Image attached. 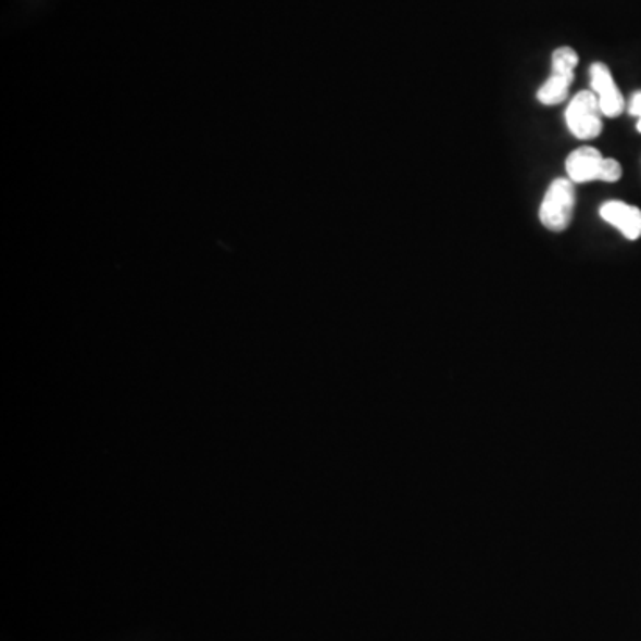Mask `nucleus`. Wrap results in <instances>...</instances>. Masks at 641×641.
<instances>
[{"label": "nucleus", "mask_w": 641, "mask_h": 641, "mask_svg": "<svg viewBox=\"0 0 641 641\" xmlns=\"http://www.w3.org/2000/svg\"><path fill=\"white\" fill-rule=\"evenodd\" d=\"M576 209V184L570 178H556L540 205V222L551 232L567 230Z\"/></svg>", "instance_id": "obj_1"}, {"label": "nucleus", "mask_w": 641, "mask_h": 641, "mask_svg": "<svg viewBox=\"0 0 641 641\" xmlns=\"http://www.w3.org/2000/svg\"><path fill=\"white\" fill-rule=\"evenodd\" d=\"M568 128L577 139H595L602 130V111L598 95L593 91H579L570 100L567 113Z\"/></svg>", "instance_id": "obj_2"}, {"label": "nucleus", "mask_w": 641, "mask_h": 641, "mask_svg": "<svg viewBox=\"0 0 641 641\" xmlns=\"http://www.w3.org/2000/svg\"><path fill=\"white\" fill-rule=\"evenodd\" d=\"M590 79H592V91L598 95L599 104H601L602 116L607 118L620 116L624 111V97L606 64L593 63L590 68Z\"/></svg>", "instance_id": "obj_3"}, {"label": "nucleus", "mask_w": 641, "mask_h": 641, "mask_svg": "<svg viewBox=\"0 0 641 641\" xmlns=\"http://www.w3.org/2000/svg\"><path fill=\"white\" fill-rule=\"evenodd\" d=\"M604 161L606 158H602V153L593 147H581V149L574 150L567 159L568 178L574 184L601 180Z\"/></svg>", "instance_id": "obj_4"}, {"label": "nucleus", "mask_w": 641, "mask_h": 641, "mask_svg": "<svg viewBox=\"0 0 641 641\" xmlns=\"http://www.w3.org/2000/svg\"><path fill=\"white\" fill-rule=\"evenodd\" d=\"M604 222L617 227L629 241H637L641 237V211L634 205L624 202H606L601 208Z\"/></svg>", "instance_id": "obj_5"}, {"label": "nucleus", "mask_w": 641, "mask_h": 641, "mask_svg": "<svg viewBox=\"0 0 641 641\" xmlns=\"http://www.w3.org/2000/svg\"><path fill=\"white\" fill-rule=\"evenodd\" d=\"M574 77L568 75L556 74L553 72L542 88L538 89V100L545 105H556L565 102L568 97V89L573 86Z\"/></svg>", "instance_id": "obj_6"}, {"label": "nucleus", "mask_w": 641, "mask_h": 641, "mask_svg": "<svg viewBox=\"0 0 641 641\" xmlns=\"http://www.w3.org/2000/svg\"><path fill=\"white\" fill-rule=\"evenodd\" d=\"M577 63H579V55L570 47H560V49L554 50L553 72H556V74L574 77Z\"/></svg>", "instance_id": "obj_7"}, {"label": "nucleus", "mask_w": 641, "mask_h": 641, "mask_svg": "<svg viewBox=\"0 0 641 641\" xmlns=\"http://www.w3.org/2000/svg\"><path fill=\"white\" fill-rule=\"evenodd\" d=\"M629 113L632 114V116H638V133L641 134V91H638V93H634V97H632L631 100V108H629Z\"/></svg>", "instance_id": "obj_8"}]
</instances>
